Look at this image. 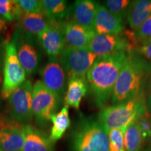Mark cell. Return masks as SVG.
<instances>
[{
	"label": "cell",
	"mask_w": 151,
	"mask_h": 151,
	"mask_svg": "<svg viewBox=\"0 0 151 151\" xmlns=\"http://www.w3.org/2000/svg\"><path fill=\"white\" fill-rule=\"evenodd\" d=\"M128 51L97 57L86 75L88 88L96 104L102 109L111 99L119 73L127 60Z\"/></svg>",
	"instance_id": "obj_1"
},
{
	"label": "cell",
	"mask_w": 151,
	"mask_h": 151,
	"mask_svg": "<svg viewBox=\"0 0 151 151\" xmlns=\"http://www.w3.org/2000/svg\"><path fill=\"white\" fill-rule=\"evenodd\" d=\"M151 64L136 53L128 51L127 60L120 71L113 88L111 103L116 105L144 93L147 76Z\"/></svg>",
	"instance_id": "obj_2"
},
{
	"label": "cell",
	"mask_w": 151,
	"mask_h": 151,
	"mask_svg": "<svg viewBox=\"0 0 151 151\" xmlns=\"http://www.w3.org/2000/svg\"><path fill=\"white\" fill-rule=\"evenodd\" d=\"M148 114L144 93L126 102L106 106L99 113L98 120L106 131L126 129L139 118Z\"/></svg>",
	"instance_id": "obj_3"
},
{
	"label": "cell",
	"mask_w": 151,
	"mask_h": 151,
	"mask_svg": "<svg viewBox=\"0 0 151 151\" xmlns=\"http://www.w3.org/2000/svg\"><path fill=\"white\" fill-rule=\"evenodd\" d=\"M71 140L73 151H109V134L98 120L81 119Z\"/></svg>",
	"instance_id": "obj_4"
},
{
	"label": "cell",
	"mask_w": 151,
	"mask_h": 151,
	"mask_svg": "<svg viewBox=\"0 0 151 151\" xmlns=\"http://www.w3.org/2000/svg\"><path fill=\"white\" fill-rule=\"evenodd\" d=\"M26 81V73L19 61L16 46L13 41L4 46L3 81L0 95L7 99L18 87Z\"/></svg>",
	"instance_id": "obj_5"
},
{
	"label": "cell",
	"mask_w": 151,
	"mask_h": 151,
	"mask_svg": "<svg viewBox=\"0 0 151 151\" xmlns=\"http://www.w3.org/2000/svg\"><path fill=\"white\" fill-rule=\"evenodd\" d=\"M60 103L61 97L47 88L42 81L35 83L32 90V113L39 125L43 126L50 121Z\"/></svg>",
	"instance_id": "obj_6"
},
{
	"label": "cell",
	"mask_w": 151,
	"mask_h": 151,
	"mask_svg": "<svg viewBox=\"0 0 151 151\" xmlns=\"http://www.w3.org/2000/svg\"><path fill=\"white\" fill-rule=\"evenodd\" d=\"M97 56L88 49L75 48L66 46L59 60L67 73V77L86 78L88 71Z\"/></svg>",
	"instance_id": "obj_7"
},
{
	"label": "cell",
	"mask_w": 151,
	"mask_h": 151,
	"mask_svg": "<svg viewBox=\"0 0 151 151\" xmlns=\"http://www.w3.org/2000/svg\"><path fill=\"white\" fill-rule=\"evenodd\" d=\"M33 85L26 80L8 98L9 116L12 120L24 124L31 121L32 113Z\"/></svg>",
	"instance_id": "obj_8"
},
{
	"label": "cell",
	"mask_w": 151,
	"mask_h": 151,
	"mask_svg": "<svg viewBox=\"0 0 151 151\" xmlns=\"http://www.w3.org/2000/svg\"><path fill=\"white\" fill-rule=\"evenodd\" d=\"M14 41L16 46L19 61L26 74L37 72L41 61V53L37 39L24 37L16 31Z\"/></svg>",
	"instance_id": "obj_9"
},
{
	"label": "cell",
	"mask_w": 151,
	"mask_h": 151,
	"mask_svg": "<svg viewBox=\"0 0 151 151\" xmlns=\"http://www.w3.org/2000/svg\"><path fill=\"white\" fill-rule=\"evenodd\" d=\"M37 41L39 47L48 55L49 59L59 60L66 46L60 21L49 20L46 27L37 35Z\"/></svg>",
	"instance_id": "obj_10"
},
{
	"label": "cell",
	"mask_w": 151,
	"mask_h": 151,
	"mask_svg": "<svg viewBox=\"0 0 151 151\" xmlns=\"http://www.w3.org/2000/svg\"><path fill=\"white\" fill-rule=\"evenodd\" d=\"M24 138V124L0 117V148L2 150L22 151Z\"/></svg>",
	"instance_id": "obj_11"
},
{
	"label": "cell",
	"mask_w": 151,
	"mask_h": 151,
	"mask_svg": "<svg viewBox=\"0 0 151 151\" xmlns=\"http://www.w3.org/2000/svg\"><path fill=\"white\" fill-rule=\"evenodd\" d=\"M88 50L97 57L112 55L120 51H131V44L122 35H96L92 38Z\"/></svg>",
	"instance_id": "obj_12"
},
{
	"label": "cell",
	"mask_w": 151,
	"mask_h": 151,
	"mask_svg": "<svg viewBox=\"0 0 151 151\" xmlns=\"http://www.w3.org/2000/svg\"><path fill=\"white\" fill-rule=\"evenodd\" d=\"M42 83L60 97L65 94L67 75L59 60H49L40 71Z\"/></svg>",
	"instance_id": "obj_13"
},
{
	"label": "cell",
	"mask_w": 151,
	"mask_h": 151,
	"mask_svg": "<svg viewBox=\"0 0 151 151\" xmlns=\"http://www.w3.org/2000/svg\"><path fill=\"white\" fill-rule=\"evenodd\" d=\"M100 4L92 0H77L69 7L67 21L73 22L93 30V24Z\"/></svg>",
	"instance_id": "obj_14"
},
{
	"label": "cell",
	"mask_w": 151,
	"mask_h": 151,
	"mask_svg": "<svg viewBox=\"0 0 151 151\" xmlns=\"http://www.w3.org/2000/svg\"><path fill=\"white\" fill-rule=\"evenodd\" d=\"M60 22L67 46L87 49L92 38L96 35L92 29L83 27L73 22L61 20Z\"/></svg>",
	"instance_id": "obj_15"
},
{
	"label": "cell",
	"mask_w": 151,
	"mask_h": 151,
	"mask_svg": "<svg viewBox=\"0 0 151 151\" xmlns=\"http://www.w3.org/2000/svg\"><path fill=\"white\" fill-rule=\"evenodd\" d=\"M124 29V20L111 14L103 5L99 6L93 24L96 35H118Z\"/></svg>",
	"instance_id": "obj_16"
},
{
	"label": "cell",
	"mask_w": 151,
	"mask_h": 151,
	"mask_svg": "<svg viewBox=\"0 0 151 151\" xmlns=\"http://www.w3.org/2000/svg\"><path fill=\"white\" fill-rule=\"evenodd\" d=\"M25 138L22 151H54V142L44 132L31 124H24Z\"/></svg>",
	"instance_id": "obj_17"
},
{
	"label": "cell",
	"mask_w": 151,
	"mask_h": 151,
	"mask_svg": "<svg viewBox=\"0 0 151 151\" xmlns=\"http://www.w3.org/2000/svg\"><path fill=\"white\" fill-rule=\"evenodd\" d=\"M50 19L43 11L32 14H24L20 20L18 33L24 37L37 39V35L46 27Z\"/></svg>",
	"instance_id": "obj_18"
},
{
	"label": "cell",
	"mask_w": 151,
	"mask_h": 151,
	"mask_svg": "<svg viewBox=\"0 0 151 151\" xmlns=\"http://www.w3.org/2000/svg\"><path fill=\"white\" fill-rule=\"evenodd\" d=\"M150 14L151 0H135L130 2L126 18L130 28L134 31L146 21Z\"/></svg>",
	"instance_id": "obj_19"
},
{
	"label": "cell",
	"mask_w": 151,
	"mask_h": 151,
	"mask_svg": "<svg viewBox=\"0 0 151 151\" xmlns=\"http://www.w3.org/2000/svg\"><path fill=\"white\" fill-rule=\"evenodd\" d=\"M88 86L86 79L71 78L69 79L65 99V106L79 109L81 100L88 92Z\"/></svg>",
	"instance_id": "obj_20"
},
{
	"label": "cell",
	"mask_w": 151,
	"mask_h": 151,
	"mask_svg": "<svg viewBox=\"0 0 151 151\" xmlns=\"http://www.w3.org/2000/svg\"><path fill=\"white\" fill-rule=\"evenodd\" d=\"M122 35L129 41L132 50L138 46L151 43V14L137 29H124Z\"/></svg>",
	"instance_id": "obj_21"
},
{
	"label": "cell",
	"mask_w": 151,
	"mask_h": 151,
	"mask_svg": "<svg viewBox=\"0 0 151 151\" xmlns=\"http://www.w3.org/2000/svg\"><path fill=\"white\" fill-rule=\"evenodd\" d=\"M52 126L50 132V139L52 142H55L63 137L66 130L71 124V120L69 118V107L65 106L62 107L60 112L55 113L51 117Z\"/></svg>",
	"instance_id": "obj_22"
},
{
	"label": "cell",
	"mask_w": 151,
	"mask_h": 151,
	"mask_svg": "<svg viewBox=\"0 0 151 151\" xmlns=\"http://www.w3.org/2000/svg\"><path fill=\"white\" fill-rule=\"evenodd\" d=\"M145 139L137 122L129 125L124 132V143L126 151H141Z\"/></svg>",
	"instance_id": "obj_23"
},
{
	"label": "cell",
	"mask_w": 151,
	"mask_h": 151,
	"mask_svg": "<svg viewBox=\"0 0 151 151\" xmlns=\"http://www.w3.org/2000/svg\"><path fill=\"white\" fill-rule=\"evenodd\" d=\"M43 11L50 20L61 21L67 16L68 2L65 0H43Z\"/></svg>",
	"instance_id": "obj_24"
},
{
	"label": "cell",
	"mask_w": 151,
	"mask_h": 151,
	"mask_svg": "<svg viewBox=\"0 0 151 151\" xmlns=\"http://www.w3.org/2000/svg\"><path fill=\"white\" fill-rule=\"evenodd\" d=\"M23 14L18 0H0V16L6 22L20 20Z\"/></svg>",
	"instance_id": "obj_25"
},
{
	"label": "cell",
	"mask_w": 151,
	"mask_h": 151,
	"mask_svg": "<svg viewBox=\"0 0 151 151\" xmlns=\"http://www.w3.org/2000/svg\"><path fill=\"white\" fill-rule=\"evenodd\" d=\"M130 2L131 1L129 0H106L104 1L103 6L111 14L124 20Z\"/></svg>",
	"instance_id": "obj_26"
},
{
	"label": "cell",
	"mask_w": 151,
	"mask_h": 151,
	"mask_svg": "<svg viewBox=\"0 0 151 151\" xmlns=\"http://www.w3.org/2000/svg\"><path fill=\"white\" fill-rule=\"evenodd\" d=\"M124 132L119 129L110 130L108 132L109 151H126L124 143Z\"/></svg>",
	"instance_id": "obj_27"
},
{
	"label": "cell",
	"mask_w": 151,
	"mask_h": 151,
	"mask_svg": "<svg viewBox=\"0 0 151 151\" xmlns=\"http://www.w3.org/2000/svg\"><path fill=\"white\" fill-rule=\"evenodd\" d=\"M18 2L23 14H32L43 11L42 1L39 0H19Z\"/></svg>",
	"instance_id": "obj_28"
},
{
	"label": "cell",
	"mask_w": 151,
	"mask_h": 151,
	"mask_svg": "<svg viewBox=\"0 0 151 151\" xmlns=\"http://www.w3.org/2000/svg\"><path fill=\"white\" fill-rule=\"evenodd\" d=\"M136 122L140 128L145 141H150L151 139V116L148 113L138 119Z\"/></svg>",
	"instance_id": "obj_29"
},
{
	"label": "cell",
	"mask_w": 151,
	"mask_h": 151,
	"mask_svg": "<svg viewBox=\"0 0 151 151\" xmlns=\"http://www.w3.org/2000/svg\"><path fill=\"white\" fill-rule=\"evenodd\" d=\"M144 95L147 111L151 116V69L147 76L144 88Z\"/></svg>",
	"instance_id": "obj_30"
},
{
	"label": "cell",
	"mask_w": 151,
	"mask_h": 151,
	"mask_svg": "<svg viewBox=\"0 0 151 151\" xmlns=\"http://www.w3.org/2000/svg\"><path fill=\"white\" fill-rule=\"evenodd\" d=\"M133 51L146 60L147 62L149 61L151 62V43L138 46Z\"/></svg>",
	"instance_id": "obj_31"
},
{
	"label": "cell",
	"mask_w": 151,
	"mask_h": 151,
	"mask_svg": "<svg viewBox=\"0 0 151 151\" xmlns=\"http://www.w3.org/2000/svg\"><path fill=\"white\" fill-rule=\"evenodd\" d=\"M4 47L2 43L0 41V86L2 84L3 81V67H4Z\"/></svg>",
	"instance_id": "obj_32"
},
{
	"label": "cell",
	"mask_w": 151,
	"mask_h": 151,
	"mask_svg": "<svg viewBox=\"0 0 151 151\" xmlns=\"http://www.w3.org/2000/svg\"><path fill=\"white\" fill-rule=\"evenodd\" d=\"M7 22L0 16V41L7 31Z\"/></svg>",
	"instance_id": "obj_33"
},
{
	"label": "cell",
	"mask_w": 151,
	"mask_h": 151,
	"mask_svg": "<svg viewBox=\"0 0 151 151\" xmlns=\"http://www.w3.org/2000/svg\"><path fill=\"white\" fill-rule=\"evenodd\" d=\"M1 95H0V111H1Z\"/></svg>",
	"instance_id": "obj_34"
},
{
	"label": "cell",
	"mask_w": 151,
	"mask_h": 151,
	"mask_svg": "<svg viewBox=\"0 0 151 151\" xmlns=\"http://www.w3.org/2000/svg\"><path fill=\"white\" fill-rule=\"evenodd\" d=\"M0 151H4V150H2V149H1V148H0Z\"/></svg>",
	"instance_id": "obj_35"
},
{
	"label": "cell",
	"mask_w": 151,
	"mask_h": 151,
	"mask_svg": "<svg viewBox=\"0 0 151 151\" xmlns=\"http://www.w3.org/2000/svg\"><path fill=\"white\" fill-rule=\"evenodd\" d=\"M149 142H150V146H151V139L150 140V141H149Z\"/></svg>",
	"instance_id": "obj_36"
},
{
	"label": "cell",
	"mask_w": 151,
	"mask_h": 151,
	"mask_svg": "<svg viewBox=\"0 0 151 151\" xmlns=\"http://www.w3.org/2000/svg\"><path fill=\"white\" fill-rule=\"evenodd\" d=\"M148 151H151V148H150V150H149Z\"/></svg>",
	"instance_id": "obj_37"
}]
</instances>
